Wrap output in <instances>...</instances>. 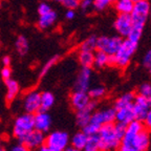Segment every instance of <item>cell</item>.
I'll use <instances>...</instances> for the list:
<instances>
[{
  "label": "cell",
  "instance_id": "27",
  "mask_svg": "<svg viewBox=\"0 0 151 151\" xmlns=\"http://www.w3.org/2000/svg\"><path fill=\"white\" fill-rule=\"evenodd\" d=\"M87 93L89 96V98L93 101L96 100H100L106 94V89L101 86V85H98V86H94V87H91L87 90Z\"/></svg>",
  "mask_w": 151,
  "mask_h": 151
},
{
  "label": "cell",
  "instance_id": "8",
  "mask_svg": "<svg viewBox=\"0 0 151 151\" xmlns=\"http://www.w3.org/2000/svg\"><path fill=\"white\" fill-rule=\"evenodd\" d=\"M21 143H23L29 150H37L41 146L44 145L45 135L44 132H41L37 129H33L29 131L23 139H21Z\"/></svg>",
  "mask_w": 151,
  "mask_h": 151
},
{
  "label": "cell",
  "instance_id": "43",
  "mask_svg": "<svg viewBox=\"0 0 151 151\" xmlns=\"http://www.w3.org/2000/svg\"><path fill=\"white\" fill-rule=\"evenodd\" d=\"M63 151H80V150H78V149H76V148H73V147H67V148H65Z\"/></svg>",
  "mask_w": 151,
  "mask_h": 151
},
{
  "label": "cell",
  "instance_id": "50",
  "mask_svg": "<svg viewBox=\"0 0 151 151\" xmlns=\"http://www.w3.org/2000/svg\"><path fill=\"white\" fill-rule=\"evenodd\" d=\"M0 148H1V143H0Z\"/></svg>",
  "mask_w": 151,
  "mask_h": 151
},
{
  "label": "cell",
  "instance_id": "48",
  "mask_svg": "<svg viewBox=\"0 0 151 151\" xmlns=\"http://www.w3.org/2000/svg\"><path fill=\"white\" fill-rule=\"evenodd\" d=\"M1 84H2V80L0 79V86H1Z\"/></svg>",
  "mask_w": 151,
  "mask_h": 151
},
{
  "label": "cell",
  "instance_id": "34",
  "mask_svg": "<svg viewBox=\"0 0 151 151\" xmlns=\"http://www.w3.org/2000/svg\"><path fill=\"white\" fill-rule=\"evenodd\" d=\"M61 3L67 9H76L79 7L80 0H62Z\"/></svg>",
  "mask_w": 151,
  "mask_h": 151
},
{
  "label": "cell",
  "instance_id": "26",
  "mask_svg": "<svg viewBox=\"0 0 151 151\" xmlns=\"http://www.w3.org/2000/svg\"><path fill=\"white\" fill-rule=\"evenodd\" d=\"M82 150L83 151H101L98 134L89 135L87 139V142H86V144H85L84 148H83Z\"/></svg>",
  "mask_w": 151,
  "mask_h": 151
},
{
  "label": "cell",
  "instance_id": "12",
  "mask_svg": "<svg viewBox=\"0 0 151 151\" xmlns=\"http://www.w3.org/2000/svg\"><path fill=\"white\" fill-rule=\"evenodd\" d=\"M151 107V104L147 99L144 97H142L139 94H137L132 103V110L134 113L135 120L143 121L146 116V113L148 112L149 108Z\"/></svg>",
  "mask_w": 151,
  "mask_h": 151
},
{
  "label": "cell",
  "instance_id": "31",
  "mask_svg": "<svg viewBox=\"0 0 151 151\" xmlns=\"http://www.w3.org/2000/svg\"><path fill=\"white\" fill-rule=\"evenodd\" d=\"M114 0H92V6L97 11H104L113 3Z\"/></svg>",
  "mask_w": 151,
  "mask_h": 151
},
{
  "label": "cell",
  "instance_id": "44",
  "mask_svg": "<svg viewBox=\"0 0 151 151\" xmlns=\"http://www.w3.org/2000/svg\"><path fill=\"white\" fill-rule=\"evenodd\" d=\"M52 1H55V2H59V3L62 2V0H52Z\"/></svg>",
  "mask_w": 151,
  "mask_h": 151
},
{
  "label": "cell",
  "instance_id": "35",
  "mask_svg": "<svg viewBox=\"0 0 151 151\" xmlns=\"http://www.w3.org/2000/svg\"><path fill=\"white\" fill-rule=\"evenodd\" d=\"M143 125H144V128L147 129L148 131H151V107L149 108L148 112L146 113L144 120L142 121Z\"/></svg>",
  "mask_w": 151,
  "mask_h": 151
},
{
  "label": "cell",
  "instance_id": "45",
  "mask_svg": "<svg viewBox=\"0 0 151 151\" xmlns=\"http://www.w3.org/2000/svg\"><path fill=\"white\" fill-rule=\"evenodd\" d=\"M0 151H6V150H5L4 148H2V147H1V148H0Z\"/></svg>",
  "mask_w": 151,
  "mask_h": 151
},
{
  "label": "cell",
  "instance_id": "36",
  "mask_svg": "<svg viewBox=\"0 0 151 151\" xmlns=\"http://www.w3.org/2000/svg\"><path fill=\"white\" fill-rule=\"evenodd\" d=\"M1 78L2 80H7V79H11L12 77V69H11V66H3L2 69H1Z\"/></svg>",
  "mask_w": 151,
  "mask_h": 151
},
{
  "label": "cell",
  "instance_id": "30",
  "mask_svg": "<svg viewBox=\"0 0 151 151\" xmlns=\"http://www.w3.org/2000/svg\"><path fill=\"white\" fill-rule=\"evenodd\" d=\"M103 116L104 120H105V124H108V123H113L116 121V108L114 107H109V108L103 109Z\"/></svg>",
  "mask_w": 151,
  "mask_h": 151
},
{
  "label": "cell",
  "instance_id": "19",
  "mask_svg": "<svg viewBox=\"0 0 151 151\" xmlns=\"http://www.w3.org/2000/svg\"><path fill=\"white\" fill-rule=\"evenodd\" d=\"M114 9L119 14H129L132 12L134 2L132 0H114Z\"/></svg>",
  "mask_w": 151,
  "mask_h": 151
},
{
  "label": "cell",
  "instance_id": "39",
  "mask_svg": "<svg viewBox=\"0 0 151 151\" xmlns=\"http://www.w3.org/2000/svg\"><path fill=\"white\" fill-rule=\"evenodd\" d=\"M143 64H144L145 66H147V67L151 64V50H149L148 52L145 54L144 58H143Z\"/></svg>",
  "mask_w": 151,
  "mask_h": 151
},
{
  "label": "cell",
  "instance_id": "25",
  "mask_svg": "<svg viewBox=\"0 0 151 151\" xmlns=\"http://www.w3.org/2000/svg\"><path fill=\"white\" fill-rule=\"evenodd\" d=\"M28 47L29 45H28L27 38L24 36H18L15 41V48H16L17 52L20 56H24L28 52Z\"/></svg>",
  "mask_w": 151,
  "mask_h": 151
},
{
  "label": "cell",
  "instance_id": "7",
  "mask_svg": "<svg viewBox=\"0 0 151 151\" xmlns=\"http://www.w3.org/2000/svg\"><path fill=\"white\" fill-rule=\"evenodd\" d=\"M123 38L120 36L108 37V36H102L98 38L97 40V50L106 52L109 56H112L116 52L119 47L121 46Z\"/></svg>",
  "mask_w": 151,
  "mask_h": 151
},
{
  "label": "cell",
  "instance_id": "18",
  "mask_svg": "<svg viewBox=\"0 0 151 151\" xmlns=\"http://www.w3.org/2000/svg\"><path fill=\"white\" fill-rule=\"evenodd\" d=\"M5 88H6V94H5L6 101L7 102L14 101L17 96H18L19 91H20V87H19L18 82L13 80L12 78L7 79V80H5Z\"/></svg>",
  "mask_w": 151,
  "mask_h": 151
},
{
  "label": "cell",
  "instance_id": "13",
  "mask_svg": "<svg viewBox=\"0 0 151 151\" xmlns=\"http://www.w3.org/2000/svg\"><path fill=\"white\" fill-rule=\"evenodd\" d=\"M52 126V118L46 111L39 110L34 114V128L41 132H47Z\"/></svg>",
  "mask_w": 151,
  "mask_h": 151
},
{
  "label": "cell",
  "instance_id": "6",
  "mask_svg": "<svg viewBox=\"0 0 151 151\" xmlns=\"http://www.w3.org/2000/svg\"><path fill=\"white\" fill-rule=\"evenodd\" d=\"M69 135L64 131H54L45 137L44 145L54 151H63L68 147Z\"/></svg>",
  "mask_w": 151,
  "mask_h": 151
},
{
  "label": "cell",
  "instance_id": "17",
  "mask_svg": "<svg viewBox=\"0 0 151 151\" xmlns=\"http://www.w3.org/2000/svg\"><path fill=\"white\" fill-rule=\"evenodd\" d=\"M135 146L139 151H147L150 147V134L147 129H143L139 131L135 137Z\"/></svg>",
  "mask_w": 151,
  "mask_h": 151
},
{
  "label": "cell",
  "instance_id": "9",
  "mask_svg": "<svg viewBox=\"0 0 151 151\" xmlns=\"http://www.w3.org/2000/svg\"><path fill=\"white\" fill-rule=\"evenodd\" d=\"M114 29L122 38H127L132 28V20L129 14H119L114 21Z\"/></svg>",
  "mask_w": 151,
  "mask_h": 151
},
{
  "label": "cell",
  "instance_id": "5",
  "mask_svg": "<svg viewBox=\"0 0 151 151\" xmlns=\"http://www.w3.org/2000/svg\"><path fill=\"white\" fill-rule=\"evenodd\" d=\"M38 26L41 29H47L56 23L58 15L47 2H42L38 6Z\"/></svg>",
  "mask_w": 151,
  "mask_h": 151
},
{
  "label": "cell",
  "instance_id": "32",
  "mask_svg": "<svg viewBox=\"0 0 151 151\" xmlns=\"http://www.w3.org/2000/svg\"><path fill=\"white\" fill-rule=\"evenodd\" d=\"M139 94L144 97L149 101L151 104V84L150 83H145V84L141 85V87L139 88Z\"/></svg>",
  "mask_w": 151,
  "mask_h": 151
},
{
  "label": "cell",
  "instance_id": "42",
  "mask_svg": "<svg viewBox=\"0 0 151 151\" xmlns=\"http://www.w3.org/2000/svg\"><path fill=\"white\" fill-rule=\"evenodd\" d=\"M37 151H54V150L50 149V147H47L46 145H43V146H41L40 148H38Z\"/></svg>",
  "mask_w": 151,
  "mask_h": 151
},
{
  "label": "cell",
  "instance_id": "38",
  "mask_svg": "<svg viewBox=\"0 0 151 151\" xmlns=\"http://www.w3.org/2000/svg\"><path fill=\"white\" fill-rule=\"evenodd\" d=\"M9 151H31L29 149L27 148V147L25 146V145L23 144V143H18V144L14 145V146L11 148V150Z\"/></svg>",
  "mask_w": 151,
  "mask_h": 151
},
{
  "label": "cell",
  "instance_id": "22",
  "mask_svg": "<svg viewBox=\"0 0 151 151\" xmlns=\"http://www.w3.org/2000/svg\"><path fill=\"white\" fill-rule=\"evenodd\" d=\"M55 104V96L50 91L40 93V110L47 111Z\"/></svg>",
  "mask_w": 151,
  "mask_h": 151
},
{
  "label": "cell",
  "instance_id": "20",
  "mask_svg": "<svg viewBox=\"0 0 151 151\" xmlns=\"http://www.w3.org/2000/svg\"><path fill=\"white\" fill-rule=\"evenodd\" d=\"M78 61L82 67L91 68L93 66V52L80 50L78 54Z\"/></svg>",
  "mask_w": 151,
  "mask_h": 151
},
{
  "label": "cell",
  "instance_id": "2",
  "mask_svg": "<svg viewBox=\"0 0 151 151\" xmlns=\"http://www.w3.org/2000/svg\"><path fill=\"white\" fill-rule=\"evenodd\" d=\"M137 48V43L132 42V41L128 40L127 38H125V40L122 41V44L119 47L116 54L109 56V65L116 66L119 68L127 67Z\"/></svg>",
  "mask_w": 151,
  "mask_h": 151
},
{
  "label": "cell",
  "instance_id": "21",
  "mask_svg": "<svg viewBox=\"0 0 151 151\" xmlns=\"http://www.w3.org/2000/svg\"><path fill=\"white\" fill-rule=\"evenodd\" d=\"M135 94L132 93V92H126V93L122 94L121 97H119L118 99L114 102V108L120 109L123 107L130 106L133 103V100H134Z\"/></svg>",
  "mask_w": 151,
  "mask_h": 151
},
{
  "label": "cell",
  "instance_id": "24",
  "mask_svg": "<svg viewBox=\"0 0 151 151\" xmlns=\"http://www.w3.org/2000/svg\"><path fill=\"white\" fill-rule=\"evenodd\" d=\"M87 139H88V135L85 134L83 131H80V132H77L73 137H71V147L73 148L78 149V150H82L84 148L85 144H86V142H87Z\"/></svg>",
  "mask_w": 151,
  "mask_h": 151
},
{
  "label": "cell",
  "instance_id": "11",
  "mask_svg": "<svg viewBox=\"0 0 151 151\" xmlns=\"http://www.w3.org/2000/svg\"><path fill=\"white\" fill-rule=\"evenodd\" d=\"M23 108L26 113L35 114L40 110V92L33 90L24 96Z\"/></svg>",
  "mask_w": 151,
  "mask_h": 151
},
{
  "label": "cell",
  "instance_id": "37",
  "mask_svg": "<svg viewBox=\"0 0 151 151\" xmlns=\"http://www.w3.org/2000/svg\"><path fill=\"white\" fill-rule=\"evenodd\" d=\"M91 6H92V0H80L79 7H81L83 11H88Z\"/></svg>",
  "mask_w": 151,
  "mask_h": 151
},
{
  "label": "cell",
  "instance_id": "28",
  "mask_svg": "<svg viewBox=\"0 0 151 151\" xmlns=\"http://www.w3.org/2000/svg\"><path fill=\"white\" fill-rule=\"evenodd\" d=\"M97 40H98V38L96 37V36H90V37L86 38V39L81 43L80 50L93 52V50L97 48Z\"/></svg>",
  "mask_w": 151,
  "mask_h": 151
},
{
  "label": "cell",
  "instance_id": "29",
  "mask_svg": "<svg viewBox=\"0 0 151 151\" xmlns=\"http://www.w3.org/2000/svg\"><path fill=\"white\" fill-rule=\"evenodd\" d=\"M58 61H59V56H54V57H52L48 61H46V63H45L44 65L42 66V68H41V71H40L41 78L44 77V76L46 75V73H48L55 65H56Z\"/></svg>",
  "mask_w": 151,
  "mask_h": 151
},
{
  "label": "cell",
  "instance_id": "16",
  "mask_svg": "<svg viewBox=\"0 0 151 151\" xmlns=\"http://www.w3.org/2000/svg\"><path fill=\"white\" fill-rule=\"evenodd\" d=\"M133 120H135V118L133 110H132V105L123 107L120 109H116V121L118 123L127 125L128 123H130Z\"/></svg>",
  "mask_w": 151,
  "mask_h": 151
},
{
  "label": "cell",
  "instance_id": "41",
  "mask_svg": "<svg viewBox=\"0 0 151 151\" xmlns=\"http://www.w3.org/2000/svg\"><path fill=\"white\" fill-rule=\"evenodd\" d=\"M11 63H12V59L9 56H4L2 58V64L3 66H11Z\"/></svg>",
  "mask_w": 151,
  "mask_h": 151
},
{
  "label": "cell",
  "instance_id": "33",
  "mask_svg": "<svg viewBox=\"0 0 151 151\" xmlns=\"http://www.w3.org/2000/svg\"><path fill=\"white\" fill-rule=\"evenodd\" d=\"M142 33H143V31H142V29L132 27L131 31H130V33H129V35L127 36V39H128V40H130V41H132V42L137 43V44H139V39H141V37H142Z\"/></svg>",
  "mask_w": 151,
  "mask_h": 151
},
{
  "label": "cell",
  "instance_id": "3",
  "mask_svg": "<svg viewBox=\"0 0 151 151\" xmlns=\"http://www.w3.org/2000/svg\"><path fill=\"white\" fill-rule=\"evenodd\" d=\"M149 16H150V2L148 0H141L134 2L132 12L130 13L132 27L143 31Z\"/></svg>",
  "mask_w": 151,
  "mask_h": 151
},
{
  "label": "cell",
  "instance_id": "47",
  "mask_svg": "<svg viewBox=\"0 0 151 151\" xmlns=\"http://www.w3.org/2000/svg\"><path fill=\"white\" fill-rule=\"evenodd\" d=\"M133 2H137V1H141V0H132Z\"/></svg>",
  "mask_w": 151,
  "mask_h": 151
},
{
  "label": "cell",
  "instance_id": "49",
  "mask_svg": "<svg viewBox=\"0 0 151 151\" xmlns=\"http://www.w3.org/2000/svg\"><path fill=\"white\" fill-rule=\"evenodd\" d=\"M150 15H151V3H150Z\"/></svg>",
  "mask_w": 151,
  "mask_h": 151
},
{
  "label": "cell",
  "instance_id": "1",
  "mask_svg": "<svg viewBox=\"0 0 151 151\" xmlns=\"http://www.w3.org/2000/svg\"><path fill=\"white\" fill-rule=\"evenodd\" d=\"M125 130L126 125L121 123H108L102 125L98 132L101 151H114L119 149Z\"/></svg>",
  "mask_w": 151,
  "mask_h": 151
},
{
  "label": "cell",
  "instance_id": "40",
  "mask_svg": "<svg viewBox=\"0 0 151 151\" xmlns=\"http://www.w3.org/2000/svg\"><path fill=\"white\" fill-rule=\"evenodd\" d=\"M76 17V12L75 9H67L65 13V18L68 19V20H73Z\"/></svg>",
  "mask_w": 151,
  "mask_h": 151
},
{
  "label": "cell",
  "instance_id": "10",
  "mask_svg": "<svg viewBox=\"0 0 151 151\" xmlns=\"http://www.w3.org/2000/svg\"><path fill=\"white\" fill-rule=\"evenodd\" d=\"M91 69L88 67H82L80 71H79L77 79L75 81V91H85L87 92V90L90 88V82H91Z\"/></svg>",
  "mask_w": 151,
  "mask_h": 151
},
{
  "label": "cell",
  "instance_id": "46",
  "mask_svg": "<svg viewBox=\"0 0 151 151\" xmlns=\"http://www.w3.org/2000/svg\"><path fill=\"white\" fill-rule=\"evenodd\" d=\"M148 67H149V71H150V73H151V64H150V65L148 66Z\"/></svg>",
  "mask_w": 151,
  "mask_h": 151
},
{
  "label": "cell",
  "instance_id": "23",
  "mask_svg": "<svg viewBox=\"0 0 151 151\" xmlns=\"http://www.w3.org/2000/svg\"><path fill=\"white\" fill-rule=\"evenodd\" d=\"M93 65L98 68H103L109 65V55L98 50L97 52H93Z\"/></svg>",
  "mask_w": 151,
  "mask_h": 151
},
{
  "label": "cell",
  "instance_id": "4",
  "mask_svg": "<svg viewBox=\"0 0 151 151\" xmlns=\"http://www.w3.org/2000/svg\"><path fill=\"white\" fill-rule=\"evenodd\" d=\"M34 128V114L31 113H23L21 116H17L13 126V133L14 135L21 141L28 132L32 131Z\"/></svg>",
  "mask_w": 151,
  "mask_h": 151
},
{
  "label": "cell",
  "instance_id": "14",
  "mask_svg": "<svg viewBox=\"0 0 151 151\" xmlns=\"http://www.w3.org/2000/svg\"><path fill=\"white\" fill-rule=\"evenodd\" d=\"M91 99L87 92L85 91H75L70 97V104L76 111L85 108L90 103Z\"/></svg>",
  "mask_w": 151,
  "mask_h": 151
},
{
  "label": "cell",
  "instance_id": "15",
  "mask_svg": "<svg viewBox=\"0 0 151 151\" xmlns=\"http://www.w3.org/2000/svg\"><path fill=\"white\" fill-rule=\"evenodd\" d=\"M96 106H97L96 102H94L93 100H91L90 103L88 104L85 108L77 111V116H76V118H77V124H78L81 128H83L86 124H88V122H89V120H90V116H91L92 112H93L94 109H96Z\"/></svg>",
  "mask_w": 151,
  "mask_h": 151
}]
</instances>
